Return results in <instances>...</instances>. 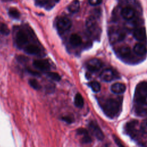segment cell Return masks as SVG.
Returning <instances> with one entry per match:
<instances>
[{"instance_id": "9c48e42d", "label": "cell", "mask_w": 147, "mask_h": 147, "mask_svg": "<svg viewBox=\"0 0 147 147\" xmlns=\"http://www.w3.org/2000/svg\"><path fill=\"white\" fill-rule=\"evenodd\" d=\"M102 66V61L96 58L91 59L88 61L87 67L88 69L91 72H95L99 70Z\"/></svg>"}, {"instance_id": "ffe728a7", "label": "cell", "mask_w": 147, "mask_h": 147, "mask_svg": "<svg viewBox=\"0 0 147 147\" xmlns=\"http://www.w3.org/2000/svg\"><path fill=\"white\" fill-rule=\"evenodd\" d=\"M80 9V3L78 0L74 1L68 7V11L71 13H76Z\"/></svg>"}, {"instance_id": "d4e9b609", "label": "cell", "mask_w": 147, "mask_h": 147, "mask_svg": "<svg viewBox=\"0 0 147 147\" xmlns=\"http://www.w3.org/2000/svg\"><path fill=\"white\" fill-rule=\"evenodd\" d=\"M88 86L95 92H98L100 90V84L98 82H91L88 83Z\"/></svg>"}, {"instance_id": "d6986e66", "label": "cell", "mask_w": 147, "mask_h": 147, "mask_svg": "<svg viewBox=\"0 0 147 147\" xmlns=\"http://www.w3.org/2000/svg\"><path fill=\"white\" fill-rule=\"evenodd\" d=\"M134 52L139 56H143L146 54L147 49L146 46L142 43H137L134 47Z\"/></svg>"}, {"instance_id": "83f0119b", "label": "cell", "mask_w": 147, "mask_h": 147, "mask_svg": "<svg viewBox=\"0 0 147 147\" xmlns=\"http://www.w3.org/2000/svg\"><path fill=\"white\" fill-rule=\"evenodd\" d=\"M47 76L51 78V79H52L53 80L56 81V82H59L60 80L61 79V77L59 75V74L56 73V72H48L47 73Z\"/></svg>"}, {"instance_id": "836d02e7", "label": "cell", "mask_w": 147, "mask_h": 147, "mask_svg": "<svg viewBox=\"0 0 147 147\" xmlns=\"http://www.w3.org/2000/svg\"><path fill=\"white\" fill-rule=\"evenodd\" d=\"M26 58L24 56H19L18 57V60L20 62H26Z\"/></svg>"}, {"instance_id": "6da1fadb", "label": "cell", "mask_w": 147, "mask_h": 147, "mask_svg": "<svg viewBox=\"0 0 147 147\" xmlns=\"http://www.w3.org/2000/svg\"><path fill=\"white\" fill-rule=\"evenodd\" d=\"M98 103L104 114L111 119H114L118 117L122 111V98H99L98 99Z\"/></svg>"}, {"instance_id": "30bf717a", "label": "cell", "mask_w": 147, "mask_h": 147, "mask_svg": "<svg viewBox=\"0 0 147 147\" xmlns=\"http://www.w3.org/2000/svg\"><path fill=\"white\" fill-rule=\"evenodd\" d=\"M23 49L26 53L30 55H38L41 53V48L35 44H28Z\"/></svg>"}, {"instance_id": "603a6c76", "label": "cell", "mask_w": 147, "mask_h": 147, "mask_svg": "<svg viewBox=\"0 0 147 147\" xmlns=\"http://www.w3.org/2000/svg\"><path fill=\"white\" fill-rule=\"evenodd\" d=\"M118 53H119V55L123 57H127L131 54L130 49L129 47H128L127 46L121 47L119 49Z\"/></svg>"}, {"instance_id": "e0dca14e", "label": "cell", "mask_w": 147, "mask_h": 147, "mask_svg": "<svg viewBox=\"0 0 147 147\" xmlns=\"http://www.w3.org/2000/svg\"><path fill=\"white\" fill-rule=\"evenodd\" d=\"M69 44L74 47H77L80 45L82 40L80 36L77 34H72L69 39Z\"/></svg>"}, {"instance_id": "44dd1931", "label": "cell", "mask_w": 147, "mask_h": 147, "mask_svg": "<svg viewBox=\"0 0 147 147\" xmlns=\"http://www.w3.org/2000/svg\"><path fill=\"white\" fill-rule=\"evenodd\" d=\"M134 111L137 115L140 117H144L147 115V108L144 106H134Z\"/></svg>"}, {"instance_id": "ac0fdd59", "label": "cell", "mask_w": 147, "mask_h": 147, "mask_svg": "<svg viewBox=\"0 0 147 147\" xmlns=\"http://www.w3.org/2000/svg\"><path fill=\"white\" fill-rule=\"evenodd\" d=\"M57 0H35L36 4L42 7H47V9L52 7L54 3Z\"/></svg>"}, {"instance_id": "277c9868", "label": "cell", "mask_w": 147, "mask_h": 147, "mask_svg": "<svg viewBox=\"0 0 147 147\" xmlns=\"http://www.w3.org/2000/svg\"><path fill=\"white\" fill-rule=\"evenodd\" d=\"M125 36L126 33L124 30L118 27L111 28L109 33V40L111 44H115L123 40Z\"/></svg>"}, {"instance_id": "cb8c5ba5", "label": "cell", "mask_w": 147, "mask_h": 147, "mask_svg": "<svg viewBox=\"0 0 147 147\" xmlns=\"http://www.w3.org/2000/svg\"><path fill=\"white\" fill-rule=\"evenodd\" d=\"M9 15L10 17L14 19H19L20 17V13L19 11L14 7H10L8 11Z\"/></svg>"}, {"instance_id": "7402d4cb", "label": "cell", "mask_w": 147, "mask_h": 147, "mask_svg": "<svg viewBox=\"0 0 147 147\" xmlns=\"http://www.w3.org/2000/svg\"><path fill=\"white\" fill-rule=\"evenodd\" d=\"M75 105L79 108H82L84 105V99L82 95L79 93H78L75 95L74 99Z\"/></svg>"}, {"instance_id": "1f68e13d", "label": "cell", "mask_w": 147, "mask_h": 147, "mask_svg": "<svg viewBox=\"0 0 147 147\" xmlns=\"http://www.w3.org/2000/svg\"><path fill=\"white\" fill-rule=\"evenodd\" d=\"M102 0H88L89 3L92 6H96L100 4Z\"/></svg>"}, {"instance_id": "f546056e", "label": "cell", "mask_w": 147, "mask_h": 147, "mask_svg": "<svg viewBox=\"0 0 147 147\" xmlns=\"http://www.w3.org/2000/svg\"><path fill=\"white\" fill-rule=\"evenodd\" d=\"M113 138L114 141V142H115V144H117V145L118 146V147H126L122 143V142L121 141L120 139L118 138V137H117L115 135L113 134Z\"/></svg>"}, {"instance_id": "8fae6325", "label": "cell", "mask_w": 147, "mask_h": 147, "mask_svg": "<svg viewBox=\"0 0 147 147\" xmlns=\"http://www.w3.org/2000/svg\"><path fill=\"white\" fill-rule=\"evenodd\" d=\"M86 28L91 33H94L97 29V23L94 17L89 16L86 22Z\"/></svg>"}, {"instance_id": "d6a6232c", "label": "cell", "mask_w": 147, "mask_h": 147, "mask_svg": "<svg viewBox=\"0 0 147 147\" xmlns=\"http://www.w3.org/2000/svg\"><path fill=\"white\" fill-rule=\"evenodd\" d=\"M28 72L29 73V74H30L31 75H34V76H40V74L38 73V72H36V71H33V70H32V69H28Z\"/></svg>"}, {"instance_id": "3957f363", "label": "cell", "mask_w": 147, "mask_h": 147, "mask_svg": "<svg viewBox=\"0 0 147 147\" xmlns=\"http://www.w3.org/2000/svg\"><path fill=\"white\" fill-rule=\"evenodd\" d=\"M126 134L134 140H138L141 136H143L140 130V124L137 120L133 119L127 122L124 126Z\"/></svg>"}, {"instance_id": "2e32d148", "label": "cell", "mask_w": 147, "mask_h": 147, "mask_svg": "<svg viewBox=\"0 0 147 147\" xmlns=\"http://www.w3.org/2000/svg\"><path fill=\"white\" fill-rule=\"evenodd\" d=\"M135 11L130 7H125L121 11V15L125 20H130L135 16Z\"/></svg>"}, {"instance_id": "ba28073f", "label": "cell", "mask_w": 147, "mask_h": 147, "mask_svg": "<svg viewBox=\"0 0 147 147\" xmlns=\"http://www.w3.org/2000/svg\"><path fill=\"white\" fill-rule=\"evenodd\" d=\"M33 66L41 71H48L51 65L49 61L45 59H37L33 61Z\"/></svg>"}, {"instance_id": "8992f818", "label": "cell", "mask_w": 147, "mask_h": 147, "mask_svg": "<svg viewBox=\"0 0 147 147\" xmlns=\"http://www.w3.org/2000/svg\"><path fill=\"white\" fill-rule=\"evenodd\" d=\"M71 21L66 17H59L56 21V28L59 34H63L71 27Z\"/></svg>"}, {"instance_id": "4316f807", "label": "cell", "mask_w": 147, "mask_h": 147, "mask_svg": "<svg viewBox=\"0 0 147 147\" xmlns=\"http://www.w3.org/2000/svg\"><path fill=\"white\" fill-rule=\"evenodd\" d=\"M140 130L142 136L147 134V120L143 121L140 124Z\"/></svg>"}, {"instance_id": "4fadbf2b", "label": "cell", "mask_w": 147, "mask_h": 147, "mask_svg": "<svg viewBox=\"0 0 147 147\" xmlns=\"http://www.w3.org/2000/svg\"><path fill=\"white\" fill-rule=\"evenodd\" d=\"M133 36L136 40L140 41H144L146 39V30L145 28H137L134 30Z\"/></svg>"}, {"instance_id": "5b68a950", "label": "cell", "mask_w": 147, "mask_h": 147, "mask_svg": "<svg viewBox=\"0 0 147 147\" xmlns=\"http://www.w3.org/2000/svg\"><path fill=\"white\" fill-rule=\"evenodd\" d=\"M15 41L18 48L24 49L29 42V36L28 33L24 29H19L16 33Z\"/></svg>"}, {"instance_id": "484cf974", "label": "cell", "mask_w": 147, "mask_h": 147, "mask_svg": "<svg viewBox=\"0 0 147 147\" xmlns=\"http://www.w3.org/2000/svg\"><path fill=\"white\" fill-rule=\"evenodd\" d=\"M9 33L10 29L8 26L5 24L0 22V34L4 36H7Z\"/></svg>"}, {"instance_id": "d590c367", "label": "cell", "mask_w": 147, "mask_h": 147, "mask_svg": "<svg viewBox=\"0 0 147 147\" xmlns=\"http://www.w3.org/2000/svg\"><path fill=\"white\" fill-rule=\"evenodd\" d=\"M3 2H9V1H11L13 0H2Z\"/></svg>"}, {"instance_id": "52a82bcc", "label": "cell", "mask_w": 147, "mask_h": 147, "mask_svg": "<svg viewBox=\"0 0 147 147\" xmlns=\"http://www.w3.org/2000/svg\"><path fill=\"white\" fill-rule=\"evenodd\" d=\"M88 126L90 131L96 139L100 141L104 139V134L96 122H95V121H90L88 123Z\"/></svg>"}, {"instance_id": "4dcf8cb0", "label": "cell", "mask_w": 147, "mask_h": 147, "mask_svg": "<svg viewBox=\"0 0 147 147\" xmlns=\"http://www.w3.org/2000/svg\"><path fill=\"white\" fill-rule=\"evenodd\" d=\"M61 120L65 121L67 123H71L73 122L74 121V118L69 115H67V116H64L63 117H61Z\"/></svg>"}, {"instance_id": "e575fe53", "label": "cell", "mask_w": 147, "mask_h": 147, "mask_svg": "<svg viewBox=\"0 0 147 147\" xmlns=\"http://www.w3.org/2000/svg\"><path fill=\"white\" fill-rule=\"evenodd\" d=\"M102 147H113V146L110 144H105Z\"/></svg>"}, {"instance_id": "5bb4252c", "label": "cell", "mask_w": 147, "mask_h": 147, "mask_svg": "<svg viewBox=\"0 0 147 147\" xmlns=\"http://www.w3.org/2000/svg\"><path fill=\"white\" fill-rule=\"evenodd\" d=\"M114 74L110 69H106L100 74V78L105 82H111L114 79Z\"/></svg>"}, {"instance_id": "9a60e30c", "label": "cell", "mask_w": 147, "mask_h": 147, "mask_svg": "<svg viewBox=\"0 0 147 147\" xmlns=\"http://www.w3.org/2000/svg\"><path fill=\"white\" fill-rule=\"evenodd\" d=\"M111 91L116 94H121L123 93L126 90V86L121 83H115L111 85Z\"/></svg>"}, {"instance_id": "f1b7e54d", "label": "cell", "mask_w": 147, "mask_h": 147, "mask_svg": "<svg viewBox=\"0 0 147 147\" xmlns=\"http://www.w3.org/2000/svg\"><path fill=\"white\" fill-rule=\"evenodd\" d=\"M29 85L35 90H38L40 88L38 82L34 79H31L29 80Z\"/></svg>"}, {"instance_id": "7c38bea8", "label": "cell", "mask_w": 147, "mask_h": 147, "mask_svg": "<svg viewBox=\"0 0 147 147\" xmlns=\"http://www.w3.org/2000/svg\"><path fill=\"white\" fill-rule=\"evenodd\" d=\"M77 134L82 136L81 141L84 144L91 142L92 139L87 130L84 128H79L77 130Z\"/></svg>"}, {"instance_id": "7a4b0ae2", "label": "cell", "mask_w": 147, "mask_h": 147, "mask_svg": "<svg viewBox=\"0 0 147 147\" xmlns=\"http://www.w3.org/2000/svg\"><path fill=\"white\" fill-rule=\"evenodd\" d=\"M134 106H147V83L142 82L137 84L134 95Z\"/></svg>"}]
</instances>
